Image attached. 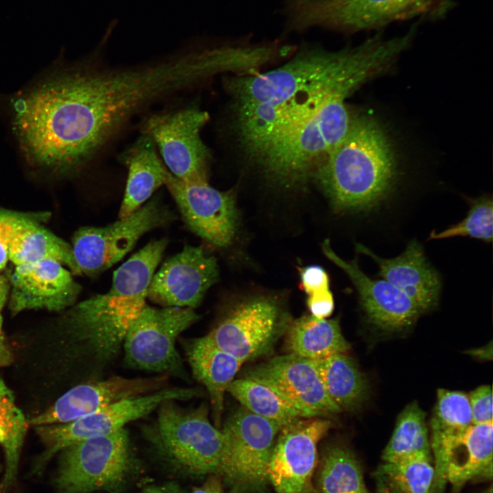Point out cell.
Here are the masks:
<instances>
[{
  "label": "cell",
  "mask_w": 493,
  "mask_h": 493,
  "mask_svg": "<svg viewBox=\"0 0 493 493\" xmlns=\"http://www.w3.org/2000/svg\"><path fill=\"white\" fill-rule=\"evenodd\" d=\"M156 98V84L146 67L87 62L60 71L25 92L14 105V129L32 167L72 175Z\"/></svg>",
  "instance_id": "cell-1"
},
{
  "label": "cell",
  "mask_w": 493,
  "mask_h": 493,
  "mask_svg": "<svg viewBox=\"0 0 493 493\" xmlns=\"http://www.w3.org/2000/svg\"><path fill=\"white\" fill-rule=\"evenodd\" d=\"M400 53L396 40L377 35L338 51L305 47L277 68L232 77L227 88L242 148L258 160L327 101L346 99L388 71Z\"/></svg>",
  "instance_id": "cell-2"
},
{
  "label": "cell",
  "mask_w": 493,
  "mask_h": 493,
  "mask_svg": "<svg viewBox=\"0 0 493 493\" xmlns=\"http://www.w3.org/2000/svg\"><path fill=\"white\" fill-rule=\"evenodd\" d=\"M168 240L151 241L114 272L110 289L73 305L63 317L79 354L105 367L123 349L129 329L146 305L147 290Z\"/></svg>",
  "instance_id": "cell-3"
},
{
  "label": "cell",
  "mask_w": 493,
  "mask_h": 493,
  "mask_svg": "<svg viewBox=\"0 0 493 493\" xmlns=\"http://www.w3.org/2000/svg\"><path fill=\"white\" fill-rule=\"evenodd\" d=\"M397 175L387 131L372 115L360 112L353 114L347 132L313 176L336 210L368 212L390 194Z\"/></svg>",
  "instance_id": "cell-4"
},
{
  "label": "cell",
  "mask_w": 493,
  "mask_h": 493,
  "mask_svg": "<svg viewBox=\"0 0 493 493\" xmlns=\"http://www.w3.org/2000/svg\"><path fill=\"white\" fill-rule=\"evenodd\" d=\"M152 445L170 468L187 476L220 475L225 438L208 417L207 407L185 408L176 401L159 407Z\"/></svg>",
  "instance_id": "cell-5"
},
{
  "label": "cell",
  "mask_w": 493,
  "mask_h": 493,
  "mask_svg": "<svg viewBox=\"0 0 493 493\" xmlns=\"http://www.w3.org/2000/svg\"><path fill=\"white\" fill-rule=\"evenodd\" d=\"M60 453L55 479L59 493H121L140 471L125 428L77 442Z\"/></svg>",
  "instance_id": "cell-6"
},
{
  "label": "cell",
  "mask_w": 493,
  "mask_h": 493,
  "mask_svg": "<svg viewBox=\"0 0 493 493\" xmlns=\"http://www.w3.org/2000/svg\"><path fill=\"white\" fill-rule=\"evenodd\" d=\"M352 117L345 99H331L257 161L275 182L286 187L301 184L342 139Z\"/></svg>",
  "instance_id": "cell-7"
},
{
  "label": "cell",
  "mask_w": 493,
  "mask_h": 493,
  "mask_svg": "<svg viewBox=\"0 0 493 493\" xmlns=\"http://www.w3.org/2000/svg\"><path fill=\"white\" fill-rule=\"evenodd\" d=\"M283 426L244 407L236 409L220 429L225 451L220 476L229 493L262 492L268 483L267 467Z\"/></svg>",
  "instance_id": "cell-8"
},
{
  "label": "cell",
  "mask_w": 493,
  "mask_h": 493,
  "mask_svg": "<svg viewBox=\"0 0 493 493\" xmlns=\"http://www.w3.org/2000/svg\"><path fill=\"white\" fill-rule=\"evenodd\" d=\"M199 388H164L155 392L126 399L66 423L36 426L45 451L35 465L36 472L66 447L84 440L113 433L141 418L167 401H188L201 395Z\"/></svg>",
  "instance_id": "cell-9"
},
{
  "label": "cell",
  "mask_w": 493,
  "mask_h": 493,
  "mask_svg": "<svg viewBox=\"0 0 493 493\" xmlns=\"http://www.w3.org/2000/svg\"><path fill=\"white\" fill-rule=\"evenodd\" d=\"M199 318L190 307L146 304L126 335L124 362L133 368L187 379L176 341Z\"/></svg>",
  "instance_id": "cell-10"
},
{
  "label": "cell",
  "mask_w": 493,
  "mask_h": 493,
  "mask_svg": "<svg viewBox=\"0 0 493 493\" xmlns=\"http://www.w3.org/2000/svg\"><path fill=\"white\" fill-rule=\"evenodd\" d=\"M416 14L409 0H283L285 33L319 28L354 32Z\"/></svg>",
  "instance_id": "cell-11"
},
{
  "label": "cell",
  "mask_w": 493,
  "mask_h": 493,
  "mask_svg": "<svg viewBox=\"0 0 493 493\" xmlns=\"http://www.w3.org/2000/svg\"><path fill=\"white\" fill-rule=\"evenodd\" d=\"M208 119L207 112L189 105L149 116L142 131L151 137L173 175L186 182H207L210 153L201 131Z\"/></svg>",
  "instance_id": "cell-12"
},
{
  "label": "cell",
  "mask_w": 493,
  "mask_h": 493,
  "mask_svg": "<svg viewBox=\"0 0 493 493\" xmlns=\"http://www.w3.org/2000/svg\"><path fill=\"white\" fill-rule=\"evenodd\" d=\"M174 218L173 212L155 197L127 218L105 227H81L71 245L80 274L101 273L120 261L145 233Z\"/></svg>",
  "instance_id": "cell-13"
},
{
  "label": "cell",
  "mask_w": 493,
  "mask_h": 493,
  "mask_svg": "<svg viewBox=\"0 0 493 493\" xmlns=\"http://www.w3.org/2000/svg\"><path fill=\"white\" fill-rule=\"evenodd\" d=\"M290 323L279 300L255 295L235 305L206 336L244 363L268 353Z\"/></svg>",
  "instance_id": "cell-14"
},
{
  "label": "cell",
  "mask_w": 493,
  "mask_h": 493,
  "mask_svg": "<svg viewBox=\"0 0 493 493\" xmlns=\"http://www.w3.org/2000/svg\"><path fill=\"white\" fill-rule=\"evenodd\" d=\"M331 426L329 420L314 417L281 428L267 467L268 481L277 493H319L312 482L317 444Z\"/></svg>",
  "instance_id": "cell-15"
},
{
  "label": "cell",
  "mask_w": 493,
  "mask_h": 493,
  "mask_svg": "<svg viewBox=\"0 0 493 493\" xmlns=\"http://www.w3.org/2000/svg\"><path fill=\"white\" fill-rule=\"evenodd\" d=\"M164 185L192 232L216 246L231 243L237 227L233 192L219 191L208 182L183 181L170 172Z\"/></svg>",
  "instance_id": "cell-16"
},
{
  "label": "cell",
  "mask_w": 493,
  "mask_h": 493,
  "mask_svg": "<svg viewBox=\"0 0 493 493\" xmlns=\"http://www.w3.org/2000/svg\"><path fill=\"white\" fill-rule=\"evenodd\" d=\"M244 377L270 387L307 418L342 411L329 396L314 362L298 355L273 357L249 369Z\"/></svg>",
  "instance_id": "cell-17"
},
{
  "label": "cell",
  "mask_w": 493,
  "mask_h": 493,
  "mask_svg": "<svg viewBox=\"0 0 493 493\" xmlns=\"http://www.w3.org/2000/svg\"><path fill=\"white\" fill-rule=\"evenodd\" d=\"M218 278L214 256L201 246L186 245L154 273L147 299L162 307L195 308Z\"/></svg>",
  "instance_id": "cell-18"
},
{
  "label": "cell",
  "mask_w": 493,
  "mask_h": 493,
  "mask_svg": "<svg viewBox=\"0 0 493 493\" xmlns=\"http://www.w3.org/2000/svg\"><path fill=\"white\" fill-rule=\"evenodd\" d=\"M168 377L166 374L148 378L114 376L80 384L67 391L28 423L40 426L69 422L116 402L164 388Z\"/></svg>",
  "instance_id": "cell-19"
},
{
  "label": "cell",
  "mask_w": 493,
  "mask_h": 493,
  "mask_svg": "<svg viewBox=\"0 0 493 493\" xmlns=\"http://www.w3.org/2000/svg\"><path fill=\"white\" fill-rule=\"evenodd\" d=\"M10 283L9 307L14 314L27 309L62 311L75 303L81 290L71 273L54 260L16 266Z\"/></svg>",
  "instance_id": "cell-20"
},
{
  "label": "cell",
  "mask_w": 493,
  "mask_h": 493,
  "mask_svg": "<svg viewBox=\"0 0 493 493\" xmlns=\"http://www.w3.org/2000/svg\"><path fill=\"white\" fill-rule=\"evenodd\" d=\"M325 256L343 270L355 286L368 320L381 329L395 331L411 326L422 313L404 292L385 279H373L359 268L357 260H344L325 240Z\"/></svg>",
  "instance_id": "cell-21"
},
{
  "label": "cell",
  "mask_w": 493,
  "mask_h": 493,
  "mask_svg": "<svg viewBox=\"0 0 493 493\" xmlns=\"http://www.w3.org/2000/svg\"><path fill=\"white\" fill-rule=\"evenodd\" d=\"M355 249L373 260L379 268V275L404 292L421 312L437 305L441 291L440 278L427 262L418 242H409L403 253L391 259L377 255L362 244H356Z\"/></svg>",
  "instance_id": "cell-22"
},
{
  "label": "cell",
  "mask_w": 493,
  "mask_h": 493,
  "mask_svg": "<svg viewBox=\"0 0 493 493\" xmlns=\"http://www.w3.org/2000/svg\"><path fill=\"white\" fill-rule=\"evenodd\" d=\"M468 396L459 391L438 390L431 420V448L434 477L430 493H442L446 481L448 455L455 442L472 425Z\"/></svg>",
  "instance_id": "cell-23"
},
{
  "label": "cell",
  "mask_w": 493,
  "mask_h": 493,
  "mask_svg": "<svg viewBox=\"0 0 493 493\" xmlns=\"http://www.w3.org/2000/svg\"><path fill=\"white\" fill-rule=\"evenodd\" d=\"M194 377L207 389L214 425L221 427L225 393L243 362L216 346L207 336L183 341Z\"/></svg>",
  "instance_id": "cell-24"
},
{
  "label": "cell",
  "mask_w": 493,
  "mask_h": 493,
  "mask_svg": "<svg viewBox=\"0 0 493 493\" xmlns=\"http://www.w3.org/2000/svg\"><path fill=\"white\" fill-rule=\"evenodd\" d=\"M120 160L128 170L118 213L119 219H123L140 207L155 190L164 185L169 171L153 139L143 131L121 154Z\"/></svg>",
  "instance_id": "cell-25"
},
{
  "label": "cell",
  "mask_w": 493,
  "mask_h": 493,
  "mask_svg": "<svg viewBox=\"0 0 493 493\" xmlns=\"http://www.w3.org/2000/svg\"><path fill=\"white\" fill-rule=\"evenodd\" d=\"M492 423L472 425L451 448L446 481L453 491L479 477L492 474Z\"/></svg>",
  "instance_id": "cell-26"
},
{
  "label": "cell",
  "mask_w": 493,
  "mask_h": 493,
  "mask_svg": "<svg viewBox=\"0 0 493 493\" xmlns=\"http://www.w3.org/2000/svg\"><path fill=\"white\" fill-rule=\"evenodd\" d=\"M47 219L29 218L16 231L9 247L8 257L15 266L54 260L69 268L74 275H81L72 246L40 225Z\"/></svg>",
  "instance_id": "cell-27"
},
{
  "label": "cell",
  "mask_w": 493,
  "mask_h": 493,
  "mask_svg": "<svg viewBox=\"0 0 493 493\" xmlns=\"http://www.w3.org/2000/svg\"><path fill=\"white\" fill-rule=\"evenodd\" d=\"M288 344L292 353L311 360L346 353L350 349L338 319H320L312 315L290 323Z\"/></svg>",
  "instance_id": "cell-28"
},
{
  "label": "cell",
  "mask_w": 493,
  "mask_h": 493,
  "mask_svg": "<svg viewBox=\"0 0 493 493\" xmlns=\"http://www.w3.org/2000/svg\"><path fill=\"white\" fill-rule=\"evenodd\" d=\"M313 361L329 396L341 410H354L366 399L368 381L351 357L337 353Z\"/></svg>",
  "instance_id": "cell-29"
},
{
  "label": "cell",
  "mask_w": 493,
  "mask_h": 493,
  "mask_svg": "<svg viewBox=\"0 0 493 493\" xmlns=\"http://www.w3.org/2000/svg\"><path fill=\"white\" fill-rule=\"evenodd\" d=\"M227 392L250 412L282 426L300 418H307L273 388L252 379H235L228 386Z\"/></svg>",
  "instance_id": "cell-30"
},
{
  "label": "cell",
  "mask_w": 493,
  "mask_h": 493,
  "mask_svg": "<svg viewBox=\"0 0 493 493\" xmlns=\"http://www.w3.org/2000/svg\"><path fill=\"white\" fill-rule=\"evenodd\" d=\"M318 471L321 493H368L358 459L344 446L332 445L326 448Z\"/></svg>",
  "instance_id": "cell-31"
},
{
  "label": "cell",
  "mask_w": 493,
  "mask_h": 493,
  "mask_svg": "<svg viewBox=\"0 0 493 493\" xmlns=\"http://www.w3.org/2000/svg\"><path fill=\"white\" fill-rule=\"evenodd\" d=\"M430 451L425 413L413 402L399 415L382 459L384 462H394L420 453L431 454Z\"/></svg>",
  "instance_id": "cell-32"
},
{
  "label": "cell",
  "mask_w": 493,
  "mask_h": 493,
  "mask_svg": "<svg viewBox=\"0 0 493 493\" xmlns=\"http://www.w3.org/2000/svg\"><path fill=\"white\" fill-rule=\"evenodd\" d=\"M27 427V422L15 403L12 392L0 379V444L3 448L6 462L1 485L3 490L16 478Z\"/></svg>",
  "instance_id": "cell-33"
},
{
  "label": "cell",
  "mask_w": 493,
  "mask_h": 493,
  "mask_svg": "<svg viewBox=\"0 0 493 493\" xmlns=\"http://www.w3.org/2000/svg\"><path fill=\"white\" fill-rule=\"evenodd\" d=\"M377 477L401 493H430L434 467L431 454L420 453L394 462H384Z\"/></svg>",
  "instance_id": "cell-34"
},
{
  "label": "cell",
  "mask_w": 493,
  "mask_h": 493,
  "mask_svg": "<svg viewBox=\"0 0 493 493\" xmlns=\"http://www.w3.org/2000/svg\"><path fill=\"white\" fill-rule=\"evenodd\" d=\"M470 209L461 222L440 232L433 231L430 240L445 239L456 236H468L486 242L492 240L493 203L488 196L468 199Z\"/></svg>",
  "instance_id": "cell-35"
},
{
  "label": "cell",
  "mask_w": 493,
  "mask_h": 493,
  "mask_svg": "<svg viewBox=\"0 0 493 493\" xmlns=\"http://www.w3.org/2000/svg\"><path fill=\"white\" fill-rule=\"evenodd\" d=\"M47 219L49 213H23L0 208V271L7 264L10 242L21 225L27 219Z\"/></svg>",
  "instance_id": "cell-36"
},
{
  "label": "cell",
  "mask_w": 493,
  "mask_h": 493,
  "mask_svg": "<svg viewBox=\"0 0 493 493\" xmlns=\"http://www.w3.org/2000/svg\"><path fill=\"white\" fill-rule=\"evenodd\" d=\"M473 425L492 423V391L483 385L472 391L468 396Z\"/></svg>",
  "instance_id": "cell-37"
},
{
  "label": "cell",
  "mask_w": 493,
  "mask_h": 493,
  "mask_svg": "<svg viewBox=\"0 0 493 493\" xmlns=\"http://www.w3.org/2000/svg\"><path fill=\"white\" fill-rule=\"evenodd\" d=\"M301 288L308 296L329 289V277L325 269L312 265L300 268Z\"/></svg>",
  "instance_id": "cell-38"
},
{
  "label": "cell",
  "mask_w": 493,
  "mask_h": 493,
  "mask_svg": "<svg viewBox=\"0 0 493 493\" xmlns=\"http://www.w3.org/2000/svg\"><path fill=\"white\" fill-rule=\"evenodd\" d=\"M307 305L313 316L320 319L329 317L334 309L333 298L330 290H322L309 295Z\"/></svg>",
  "instance_id": "cell-39"
},
{
  "label": "cell",
  "mask_w": 493,
  "mask_h": 493,
  "mask_svg": "<svg viewBox=\"0 0 493 493\" xmlns=\"http://www.w3.org/2000/svg\"><path fill=\"white\" fill-rule=\"evenodd\" d=\"M191 493H225L222 477L211 475L200 486L193 488Z\"/></svg>",
  "instance_id": "cell-40"
},
{
  "label": "cell",
  "mask_w": 493,
  "mask_h": 493,
  "mask_svg": "<svg viewBox=\"0 0 493 493\" xmlns=\"http://www.w3.org/2000/svg\"><path fill=\"white\" fill-rule=\"evenodd\" d=\"M141 493H186L178 484L168 482L160 485H153L144 488Z\"/></svg>",
  "instance_id": "cell-41"
},
{
  "label": "cell",
  "mask_w": 493,
  "mask_h": 493,
  "mask_svg": "<svg viewBox=\"0 0 493 493\" xmlns=\"http://www.w3.org/2000/svg\"><path fill=\"white\" fill-rule=\"evenodd\" d=\"M11 362V355L8 349L2 331V317L0 314V367L5 366Z\"/></svg>",
  "instance_id": "cell-42"
},
{
  "label": "cell",
  "mask_w": 493,
  "mask_h": 493,
  "mask_svg": "<svg viewBox=\"0 0 493 493\" xmlns=\"http://www.w3.org/2000/svg\"><path fill=\"white\" fill-rule=\"evenodd\" d=\"M10 289V285L8 279L0 275V312L3 307Z\"/></svg>",
  "instance_id": "cell-43"
},
{
  "label": "cell",
  "mask_w": 493,
  "mask_h": 493,
  "mask_svg": "<svg viewBox=\"0 0 493 493\" xmlns=\"http://www.w3.org/2000/svg\"><path fill=\"white\" fill-rule=\"evenodd\" d=\"M377 478V493H401L389 483L379 477Z\"/></svg>",
  "instance_id": "cell-44"
},
{
  "label": "cell",
  "mask_w": 493,
  "mask_h": 493,
  "mask_svg": "<svg viewBox=\"0 0 493 493\" xmlns=\"http://www.w3.org/2000/svg\"><path fill=\"white\" fill-rule=\"evenodd\" d=\"M410 3L416 12H423L427 10L432 0H409Z\"/></svg>",
  "instance_id": "cell-45"
},
{
  "label": "cell",
  "mask_w": 493,
  "mask_h": 493,
  "mask_svg": "<svg viewBox=\"0 0 493 493\" xmlns=\"http://www.w3.org/2000/svg\"><path fill=\"white\" fill-rule=\"evenodd\" d=\"M0 471H1V466H0Z\"/></svg>",
  "instance_id": "cell-46"
},
{
  "label": "cell",
  "mask_w": 493,
  "mask_h": 493,
  "mask_svg": "<svg viewBox=\"0 0 493 493\" xmlns=\"http://www.w3.org/2000/svg\"><path fill=\"white\" fill-rule=\"evenodd\" d=\"M0 493H1V492H0Z\"/></svg>",
  "instance_id": "cell-47"
}]
</instances>
